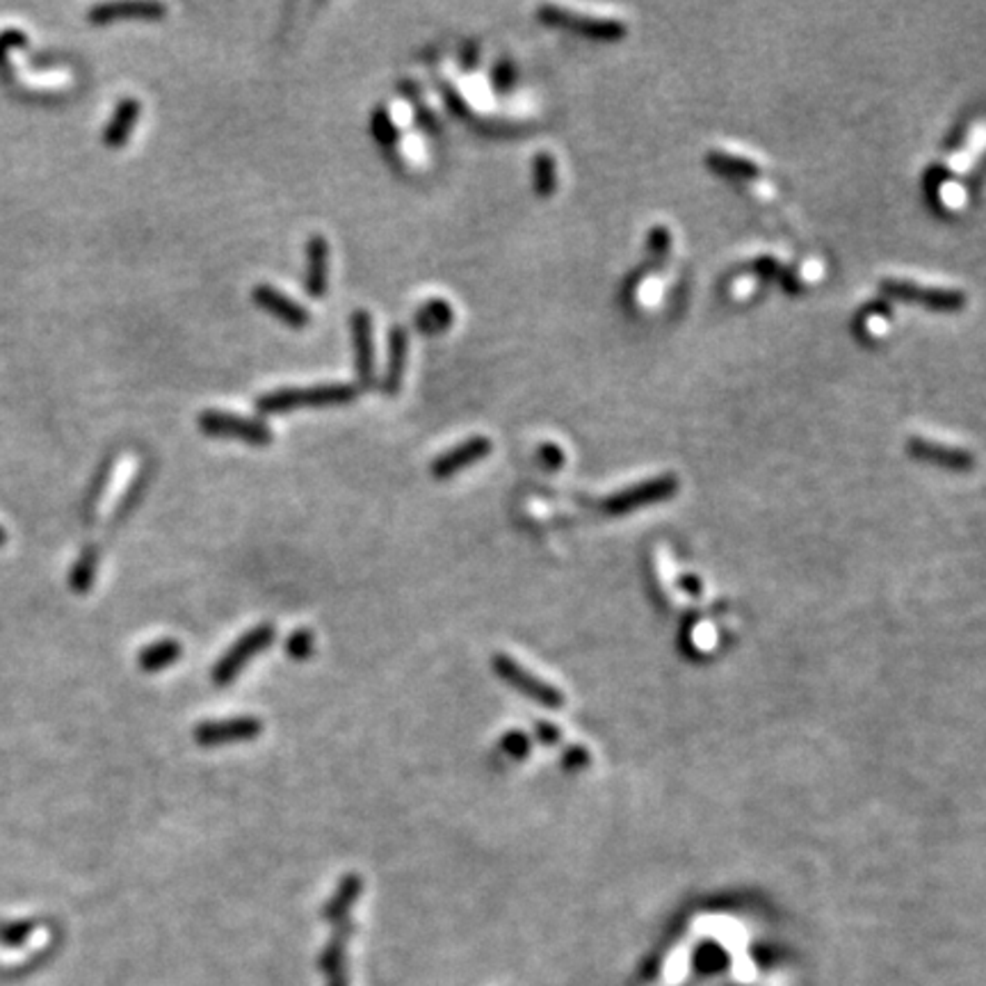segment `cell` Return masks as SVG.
<instances>
[{"label":"cell","instance_id":"83f0119b","mask_svg":"<svg viewBox=\"0 0 986 986\" xmlns=\"http://www.w3.org/2000/svg\"><path fill=\"white\" fill-rule=\"evenodd\" d=\"M112 468H114V457H108L106 464H103L101 470H99V476H97V482H94L92 491H90V502H88V509H90V511H94L97 505H99V500L103 498L106 487H108L110 476H112Z\"/></svg>","mask_w":986,"mask_h":986},{"label":"cell","instance_id":"4316f807","mask_svg":"<svg viewBox=\"0 0 986 986\" xmlns=\"http://www.w3.org/2000/svg\"><path fill=\"white\" fill-rule=\"evenodd\" d=\"M372 133H375V138H377L381 145L394 142L396 136H398V131H396V126H394L389 112H386L384 108H379V110L375 112V117H372Z\"/></svg>","mask_w":986,"mask_h":986},{"label":"cell","instance_id":"7402d4cb","mask_svg":"<svg viewBox=\"0 0 986 986\" xmlns=\"http://www.w3.org/2000/svg\"><path fill=\"white\" fill-rule=\"evenodd\" d=\"M708 167L721 177H736V179H751L758 177V165L740 158V156H731V153H721V151H713L706 158Z\"/></svg>","mask_w":986,"mask_h":986},{"label":"cell","instance_id":"4dcf8cb0","mask_svg":"<svg viewBox=\"0 0 986 986\" xmlns=\"http://www.w3.org/2000/svg\"><path fill=\"white\" fill-rule=\"evenodd\" d=\"M537 736L541 743H557V738H560V734H557V728L552 724H539Z\"/></svg>","mask_w":986,"mask_h":986},{"label":"cell","instance_id":"836d02e7","mask_svg":"<svg viewBox=\"0 0 986 986\" xmlns=\"http://www.w3.org/2000/svg\"><path fill=\"white\" fill-rule=\"evenodd\" d=\"M667 245H669V233H667L665 229H656V231L651 233V247H654V249H658V247L665 249Z\"/></svg>","mask_w":986,"mask_h":986},{"label":"cell","instance_id":"52a82bcc","mask_svg":"<svg viewBox=\"0 0 986 986\" xmlns=\"http://www.w3.org/2000/svg\"><path fill=\"white\" fill-rule=\"evenodd\" d=\"M882 290L895 299H903V302H916L936 311H957L966 305V295L962 290L929 288L903 279H884Z\"/></svg>","mask_w":986,"mask_h":986},{"label":"cell","instance_id":"1f68e13d","mask_svg":"<svg viewBox=\"0 0 986 986\" xmlns=\"http://www.w3.org/2000/svg\"><path fill=\"white\" fill-rule=\"evenodd\" d=\"M494 80H496V84H498L500 90L507 88L509 80H511V69H509L507 62H500V64H498V69H496V73H494Z\"/></svg>","mask_w":986,"mask_h":986},{"label":"cell","instance_id":"d6a6232c","mask_svg":"<svg viewBox=\"0 0 986 986\" xmlns=\"http://www.w3.org/2000/svg\"><path fill=\"white\" fill-rule=\"evenodd\" d=\"M327 986H350V973L348 968H342L333 975H327Z\"/></svg>","mask_w":986,"mask_h":986},{"label":"cell","instance_id":"7a4b0ae2","mask_svg":"<svg viewBox=\"0 0 986 986\" xmlns=\"http://www.w3.org/2000/svg\"><path fill=\"white\" fill-rule=\"evenodd\" d=\"M277 637V628L272 624H259L256 628L247 630L240 639H236L233 645L229 647V651L216 663L210 671V680L218 688H225V685H231L240 671L249 665L251 658H256L259 654H263Z\"/></svg>","mask_w":986,"mask_h":986},{"label":"cell","instance_id":"ffe728a7","mask_svg":"<svg viewBox=\"0 0 986 986\" xmlns=\"http://www.w3.org/2000/svg\"><path fill=\"white\" fill-rule=\"evenodd\" d=\"M452 320H455V313L446 299H430V302H425L414 316L416 329L425 336L444 333L452 325Z\"/></svg>","mask_w":986,"mask_h":986},{"label":"cell","instance_id":"9a60e30c","mask_svg":"<svg viewBox=\"0 0 986 986\" xmlns=\"http://www.w3.org/2000/svg\"><path fill=\"white\" fill-rule=\"evenodd\" d=\"M167 12L160 3H110V6H97L90 10V21L97 26H106L112 21H126V19H145L156 21Z\"/></svg>","mask_w":986,"mask_h":986},{"label":"cell","instance_id":"e575fe53","mask_svg":"<svg viewBox=\"0 0 986 986\" xmlns=\"http://www.w3.org/2000/svg\"><path fill=\"white\" fill-rule=\"evenodd\" d=\"M6 541H8V535H6V530H3V528H0V546H3Z\"/></svg>","mask_w":986,"mask_h":986},{"label":"cell","instance_id":"f1b7e54d","mask_svg":"<svg viewBox=\"0 0 986 986\" xmlns=\"http://www.w3.org/2000/svg\"><path fill=\"white\" fill-rule=\"evenodd\" d=\"M528 747H530L528 738L524 734H519V731H511V734H507L502 738V749L509 756H514V758H524L528 754Z\"/></svg>","mask_w":986,"mask_h":986},{"label":"cell","instance_id":"ac0fdd59","mask_svg":"<svg viewBox=\"0 0 986 986\" xmlns=\"http://www.w3.org/2000/svg\"><path fill=\"white\" fill-rule=\"evenodd\" d=\"M181 656H183L181 641H177L175 637H165L138 654V667L147 674H158L171 665H177Z\"/></svg>","mask_w":986,"mask_h":986},{"label":"cell","instance_id":"9c48e42d","mask_svg":"<svg viewBox=\"0 0 986 986\" xmlns=\"http://www.w3.org/2000/svg\"><path fill=\"white\" fill-rule=\"evenodd\" d=\"M251 299L261 309H266L268 313H272L275 318H279L281 322H286L295 329H302L311 322V313L302 305L295 302V299H290L288 295L277 290L275 286H268V283L256 286L251 290Z\"/></svg>","mask_w":986,"mask_h":986},{"label":"cell","instance_id":"cb8c5ba5","mask_svg":"<svg viewBox=\"0 0 986 986\" xmlns=\"http://www.w3.org/2000/svg\"><path fill=\"white\" fill-rule=\"evenodd\" d=\"M34 923L32 920H14L0 927V943L8 948H19L32 936Z\"/></svg>","mask_w":986,"mask_h":986},{"label":"cell","instance_id":"e0dca14e","mask_svg":"<svg viewBox=\"0 0 986 986\" xmlns=\"http://www.w3.org/2000/svg\"><path fill=\"white\" fill-rule=\"evenodd\" d=\"M140 110H142L140 101H136V99H123L117 106L112 119L106 126V133H103L106 147L119 149L128 138H131L133 128L138 123V117H140Z\"/></svg>","mask_w":986,"mask_h":986},{"label":"cell","instance_id":"277c9868","mask_svg":"<svg viewBox=\"0 0 986 986\" xmlns=\"http://www.w3.org/2000/svg\"><path fill=\"white\" fill-rule=\"evenodd\" d=\"M197 422H199V430H203L210 437H231V439H240L251 446H270L275 441V435L266 422L247 418V416H238V414H229V411L208 409V411L199 414Z\"/></svg>","mask_w":986,"mask_h":986},{"label":"cell","instance_id":"7c38bea8","mask_svg":"<svg viewBox=\"0 0 986 986\" xmlns=\"http://www.w3.org/2000/svg\"><path fill=\"white\" fill-rule=\"evenodd\" d=\"M305 288L316 299L325 297L329 288V242L322 236H311L307 242Z\"/></svg>","mask_w":986,"mask_h":986},{"label":"cell","instance_id":"4fadbf2b","mask_svg":"<svg viewBox=\"0 0 986 986\" xmlns=\"http://www.w3.org/2000/svg\"><path fill=\"white\" fill-rule=\"evenodd\" d=\"M352 338H355V355H357V372L363 384L372 381L375 372V346H372V318L368 311L357 309L352 313Z\"/></svg>","mask_w":986,"mask_h":986},{"label":"cell","instance_id":"30bf717a","mask_svg":"<svg viewBox=\"0 0 986 986\" xmlns=\"http://www.w3.org/2000/svg\"><path fill=\"white\" fill-rule=\"evenodd\" d=\"M491 452V441L487 437H474L464 444H459L457 448L444 452L441 457H437L432 461V478L435 480H448L452 476H457L459 470H464L470 464L482 461L487 455Z\"/></svg>","mask_w":986,"mask_h":986},{"label":"cell","instance_id":"2e32d148","mask_svg":"<svg viewBox=\"0 0 986 986\" xmlns=\"http://www.w3.org/2000/svg\"><path fill=\"white\" fill-rule=\"evenodd\" d=\"M407 352H409L407 329L394 327L389 333V366H386V375H384V384H381V389L389 396H396L402 389Z\"/></svg>","mask_w":986,"mask_h":986},{"label":"cell","instance_id":"6da1fadb","mask_svg":"<svg viewBox=\"0 0 986 986\" xmlns=\"http://www.w3.org/2000/svg\"><path fill=\"white\" fill-rule=\"evenodd\" d=\"M357 396L359 391L352 384H325V386H313V389H281L256 400V409L261 414H281L307 407H333V405H348Z\"/></svg>","mask_w":986,"mask_h":986},{"label":"cell","instance_id":"8992f818","mask_svg":"<svg viewBox=\"0 0 986 986\" xmlns=\"http://www.w3.org/2000/svg\"><path fill=\"white\" fill-rule=\"evenodd\" d=\"M263 734V721L256 717H229L212 719L195 726V743L199 747H222L233 743L256 740Z\"/></svg>","mask_w":986,"mask_h":986},{"label":"cell","instance_id":"d4e9b609","mask_svg":"<svg viewBox=\"0 0 986 986\" xmlns=\"http://www.w3.org/2000/svg\"><path fill=\"white\" fill-rule=\"evenodd\" d=\"M535 186L539 195H550L555 188V165L552 158L541 153L535 160Z\"/></svg>","mask_w":986,"mask_h":986},{"label":"cell","instance_id":"8fae6325","mask_svg":"<svg viewBox=\"0 0 986 986\" xmlns=\"http://www.w3.org/2000/svg\"><path fill=\"white\" fill-rule=\"evenodd\" d=\"M907 450L920 459V461H929L936 464L940 468H950V470H968L975 466V459L968 450L962 448H950V446H940L934 441H925V439H912Z\"/></svg>","mask_w":986,"mask_h":986},{"label":"cell","instance_id":"5bb4252c","mask_svg":"<svg viewBox=\"0 0 986 986\" xmlns=\"http://www.w3.org/2000/svg\"><path fill=\"white\" fill-rule=\"evenodd\" d=\"M361 890H363V879L357 873L342 875V879L338 882L336 893L331 895V899L322 909V918L327 923H331L333 927L338 923H342V920H348L352 909H355V905H357Z\"/></svg>","mask_w":986,"mask_h":986},{"label":"cell","instance_id":"5b68a950","mask_svg":"<svg viewBox=\"0 0 986 986\" xmlns=\"http://www.w3.org/2000/svg\"><path fill=\"white\" fill-rule=\"evenodd\" d=\"M676 491H678V478L660 476V478L645 480V482L633 485L628 489H621V491L608 496L604 500L601 509L606 514H610V517H621V514H628L633 509L669 500L676 496Z\"/></svg>","mask_w":986,"mask_h":986},{"label":"cell","instance_id":"ba28073f","mask_svg":"<svg viewBox=\"0 0 986 986\" xmlns=\"http://www.w3.org/2000/svg\"><path fill=\"white\" fill-rule=\"evenodd\" d=\"M539 17L544 23L548 26H557V28H569L574 32L587 34L591 39H604V41H617L626 34V26L621 21L615 19H598V17H587V14H578L571 10H562L555 6H546L539 10Z\"/></svg>","mask_w":986,"mask_h":986},{"label":"cell","instance_id":"44dd1931","mask_svg":"<svg viewBox=\"0 0 986 986\" xmlns=\"http://www.w3.org/2000/svg\"><path fill=\"white\" fill-rule=\"evenodd\" d=\"M97 571H99V548L97 546H88V548L82 550V555L78 557V562L71 569V576H69L71 591L88 594L94 587Z\"/></svg>","mask_w":986,"mask_h":986},{"label":"cell","instance_id":"f546056e","mask_svg":"<svg viewBox=\"0 0 986 986\" xmlns=\"http://www.w3.org/2000/svg\"><path fill=\"white\" fill-rule=\"evenodd\" d=\"M10 47H26V34L21 30H6L0 34V64H6V53Z\"/></svg>","mask_w":986,"mask_h":986},{"label":"cell","instance_id":"d6986e66","mask_svg":"<svg viewBox=\"0 0 986 986\" xmlns=\"http://www.w3.org/2000/svg\"><path fill=\"white\" fill-rule=\"evenodd\" d=\"M352 932H355L352 918L342 920V923H338L333 927V934L327 940V946H325V950L320 955V970L325 975H333V973H338L342 968H348L346 966V953H348V943L352 938Z\"/></svg>","mask_w":986,"mask_h":986},{"label":"cell","instance_id":"484cf974","mask_svg":"<svg viewBox=\"0 0 986 986\" xmlns=\"http://www.w3.org/2000/svg\"><path fill=\"white\" fill-rule=\"evenodd\" d=\"M149 476V468H145L142 474L133 480V485H131V489H128V494L123 496V500L119 502V507H117V519H121V517H126L128 511L133 509V505L140 500V496L145 494V487H147V478Z\"/></svg>","mask_w":986,"mask_h":986},{"label":"cell","instance_id":"3957f363","mask_svg":"<svg viewBox=\"0 0 986 986\" xmlns=\"http://www.w3.org/2000/svg\"><path fill=\"white\" fill-rule=\"evenodd\" d=\"M491 667H494V671L498 674V678L502 683H507L509 688L521 693L526 699H532V701H537L539 706H546V708H562L565 706V695L557 690L555 685L537 678L532 671L521 667L517 660L509 658L507 654H496L491 658Z\"/></svg>","mask_w":986,"mask_h":986},{"label":"cell","instance_id":"603a6c76","mask_svg":"<svg viewBox=\"0 0 986 986\" xmlns=\"http://www.w3.org/2000/svg\"><path fill=\"white\" fill-rule=\"evenodd\" d=\"M283 651L288 654V658H292L297 663H307L316 654L313 630H309V628L292 630L283 641Z\"/></svg>","mask_w":986,"mask_h":986}]
</instances>
